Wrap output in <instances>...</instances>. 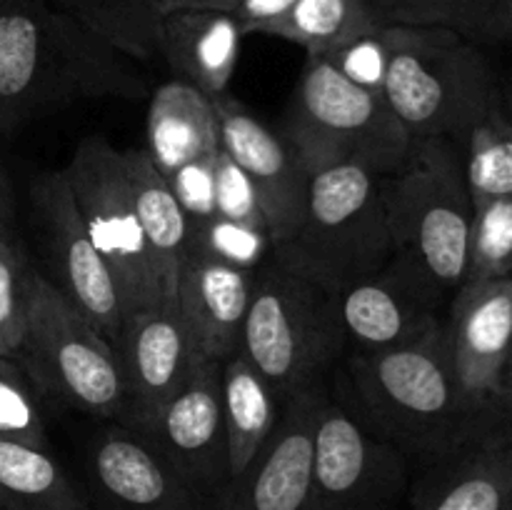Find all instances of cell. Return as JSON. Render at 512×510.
Listing matches in <instances>:
<instances>
[{"label": "cell", "instance_id": "obj_20", "mask_svg": "<svg viewBox=\"0 0 512 510\" xmlns=\"http://www.w3.org/2000/svg\"><path fill=\"white\" fill-rule=\"evenodd\" d=\"M410 510H512V415L458 453L425 465Z\"/></svg>", "mask_w": 512, "mask_h": 510}, {"label": "cell", "instance_id": "obj_3", "mask_svg": "<svg viewBox=\"0 0 512 510\" xmlns=\"http://www.w3.org/2000/svg\"><path fill=\"white\" fill-rule=\"evenodd\" d=\"M385 210L393 258L435 293H455L468 278L473 235V200L458 143H413L408 158L385 175Z\"/></svg>", "mask_w": 512, "mask_h": 510}, {"label": "cell", "instance_id": "obj_6", "mask_svg": "<svg viewBox=\"0 0 512 510\" xmlns=\"http://www.w3.org/2000/svg\"><path fill=\"white\" fill-rule=\"evenodd\" d=\"M385 175L355 160L310 170L303 215L278 253L338 293L393 258Z\"/></svg>", "mask_w": 512, "mask_h": 510}, {"label": "cell", "instance_id": "obj_24", "mask_svg": "<svg viewBox=\"0 0 512 510\" xmlns=\"http://www.w3.org/2000/svg\"><path fill=\"white\" fill-rule=\"evenodd\" d=\"M220 385L228 433V468L230 478H235L268 443L285 403L240 353H233L220 363Z\"/></svg>", "mask_w": 512, "mask_h": 510}, {"label": "cell", "instance_id": "obj_15", "mask_svg": "<svg viewBox=\"0 0 512 510\" xmlns=\"http://www.w3.org/2000/svg\"><path fill=\"white\" fill-rule=\"evenodd\" d=\"M85 475L93 510H208L163 455L123 423L90 435Z\"/></svg>", "mask_w": 512, "mask_h": 510}, {"label": "cell", "instance_id": "obj_25", "mask_svg": "<svg viewBox=\"0 0 512 510\" xmlns=\"http://www.w3.org/2000/svg\"><path fill=\"white\" fill-rule=\"evenodd\" d=\"M0 510H93L50 448L0 438Z\"/></svg>", "mask_w": 512, "mask_h": 510}, {"label": "cell", "instance_id": "obj_30", "mask_svg": "<svg viewBox=\"0 0 512 510\" xmlns=\"http://www.w3.org/2000/svg\"><path fill=\"white\" fill-rule=\"evenodd\" d=\"M275 243L268 230L213 215L203 225L190 230L188 253L233 265V268L258 273L273 255Z\"/></svg>", "mask_w": 512, "mask_h": 510}, {"label": "cell", "instance_id": "obj_37", "mask_svg": "<svg viewBox=\"0 0 512 510\" xmlns=\"http://www.w3.org/2000/svg\"><path fill=\"white\" fill-rule=\"evenodd\" d=\"M298 0H240L230 13L240 23L245 35H260L268 25L283 18Z\"/></svg>", "mask_w": 512, "mask_h": 510}, {"label": "cell", "instance_id": "obj_11", "mask_svg": "<svg viewBox=\"0 0 512 510\" xmlns=\"http://www.w3.org/2000/svg\"><path fill=\"white\" fill-rule=\"evenodd\" d=\"M135 433L143 435L210 508L230 480L220 360H200L178 395Z\"/></svg>", "mask_w": 512, "mask_h": 510}, {"label": "cell", "instance_id": "obj_42", "mask_svg": "<svg viewBox=\"0 0 512 510\" xmlns=\"http://www.w3.org/2000/svg\"><path fill=\"white\" fill-rule=\"evenodd\" d=\"M503 113H505V118L510 120L512 123V85H510V95H508V103H503Z\"/></svg>", "mask_w": 512, "mask_h": 510}, {"label": "cell", "instance_id": "obj_9", "mask_svg": "<svg viewBox=\"0 0 512 510\" xmlns=\"http://www.w3.org/2000/svg\"><path fill=\"white\" fill-rule=\"evenodd\" d=\"M408 463L323 383L315 410L310 510H393L408 483Z\"/></svg>", "mask_w": 512, "mask_h": 510}, {"label": "cell", "instance_id": "obj_32", "mask_svg": "<svg viewBox=\"0 0 512 510\" xmlns=\"http://www.w3.org/2000/svg\"><path fill=\"white\" fill-rule=\"evenodd\" d=\"M0 438L50 448L43 410L15 355H0Z\"/></svg>", "mask_w": 512, "mask_h": 510}, {"label": "cell", "instance_id": "obj_14", "mask_svg": "<svg viewBox=\"0 0 512 510\" xmlns=\"http://www.w3.org/2000/svg\"><path fill=\"white\" fill-rule=\"evenodd\" d=\"M440 298L413 270L390 258L380 270L335 293L345 345L353 353H380L418 343L443 323Z\"/></svg>", "mask_w": 512, "mask_h": 510}, {"label": "cell", "instance_id": "obj_29", "mask_svg": "<svg viewBox=\"0 0 512 510\" xmlns=\"http://www.w3.org/2000/svg\"><path fill=\"white\" fill-rule=\"evenodd\" d=\"M493 0H370L368 8L380 25L448 28L455 33H485Z\"/></svg>", "mask_w": 512, "mask_h": 510}, {"label": "cell", "instance_id": "obj_26", "mask_svg": "<svg viewBox=\"0 0 512 510\" xmlns=\"http://www.w3.org/2000/svg\"><path fill=\"white\" fill-rule=\"evenodd\" d=\"M375 28H380L375 15L355 0H298L260 35L288 40L308 55L325 58Z\"/></svg>", "mask_w": 512, "mask_h": 510}, {"label": "cell", "instance_id": "obj_10", "mask_svg": "<svg viewBox=\"0 0 512 510\" xmlns=\"http://www.w3.org/2000/svg\"><path fill=\"white\" fill-rule=\"evenodd\" d=\"M85 228L110 265L125 313L160 303L153 260L135 215L120 150L100 135L80 140L63 168Z\"/></svg>", "mask_w": 512, "mask_h": 510}, {"label": "cell", "instance_id": "obj_33", "mask_svg": "<svg viewBox=\"0 0 512 510\" xmlns=\"http://www.w3.org/2000/svg\"><path fill=\"white\" fill-rule=\"evenodd\" d=\"M35 270L13 238H0V355H15L25 333Z\"/></svg>", "mask_w": 512, "mask_h": 510}, {"label": "cell", "instance_id": "obj_38", "mask_svg": "<svg viewBox=\"0 0 512 510\" xmlns=\"http://www.w3.org/2000/svg\"><path fill=\"white\" fill-rule=\"evenodd\" d=\"M485 33L493 38H512V0H493Z\"/></svg>", "mask_w": 512, "mask_h": 510}, {"label": "cell", "instance_id": "obj_22", "mask_svg": "<svg viewBox=\"0 0 512 510\" xmlns=\"http://www.w3.org/2000/svg\"><path fill=\"white\" fill-rule=\"evenodd\" d=\"M135 215L153 260L160 303H173L180 268L188 258L190 223L170 190L168 178L145 150H120Z\"/></svg>", "mask_w": 512, "mask_h": 510}, {"label": "cell", "instance_id": "obj_1", "mask_svg": "<svg viewBox=\"0 0 512 510\" xmlns=\"http://www.w3.org/2000/svg\"><path fill=\"white\" fill-rule=\"evenodd\" d=\"M355 413L408 460L430 465L498 428L512 405L485 403L460 385L445 320L428 338L345 360Z\"/></svg>", "mask_w": 512, "mask_h": 510}, {"label": "cell", "instance_id": "obj_8", "mask_svg": "<svg viewBox=\"0 0 512 510\" xmlns=\"http://www.w3.org/2000/svg\"><path fill=\"white\" fill-rule=\"evenodd\" d=\"M15 355L50 398L100 420L118 423L123 415L125 385L115 348L38 270L30 283L28 320Z\"/></svg>", "mask_w": 512, "mask_h": 510}, {"label": "cell", "instance_id": "obj_16", "mask_svg": "<svg viewBox=\"0 0 512 510\" xmlns=\"http://www.w3.org/2000/svg\"><path fill=\"white\" fill-rule=\"evenodd\" d=\"M323 383L285 400L273 435L208 510H310L315 410Z\"/></svg>", "mask_w": 512, "mask_h": 510}, {"label": "cell", "instance_id": "obj_19", "mask_svg": "<svg viewBox=\"0 0 512 510\" xmlns=\"http://www.w3.org/2000/svg\"><path fill=\"white\" fill-rule=\"evenodd\" d=\"M258 273L188 253L175 285V310L188 330L198 360L238 353Z\"/></svg>", "mask_w": 512, "mask_h": 510}, {"label": "cell", "instance_id": "obj_21", "mask_svg": "<svg viewBox=\"0 0 512 510\" xmlns=\"http://www.w3.org/2000/svg\"><path fill=\"white\" fill-rule=\"evenodd\" d=\"M245 33L225 10H170L160 15L158 55L168 60L178 80L208 98L228 95L238 68Z\"/></svg>", "mask_w": 512, "mask_h": 510}, {"label": "cell", "instance_id": "obj_40", "mask_svg": "<svg viewBox=\"0 0 512 510\" xmlns=\"http://www.w3.org/2000/svg\"><path fill=\"white\" fill-rule=\"evenodd\" d=\"M10 220H13V198H10L8 180L0 173V238H13Z\"/></svg>", "mask_w": 512, "mask_h": 510}, {"label": "cell", "instance_id": "obj_23", "mask_svg": "<svg viewBox=\"0 0 512 510\" xmlns=\"http://www.w3.org/2000/svg\"><path fill=\"white\" fill-rule=\"evenodd\" d=\"M148 148L155 168L168 178L190 160L210 158L220 150L215 100L183 80L160 85L148 105Z\"/></svg>", "mask_w": 512, "mask_h": 510}, {"label": "cell", "instance_id": "obj_5", "mask_svg": "<svg viewBox=\"0 0 512 510\" xmlns=\"http://www.w3.org/2000/svg\"><path fill=\"white\" fill-rule=\"evenodd\" d=\"M393 35L383 98L410 143H463L480 120L503 108L488 60L465 35L415 25H393Z\"/></svg>", "mask_w": 512, "mask_h": 510}, {"label": "cell", "instance_id": "obj_12", "mask_svg": "<svg viewBox=\"0 0 512 510\" xmlns=\"http://www.w3.org/2000/svg\"><path fill=\"white\" fill-rule=\"evenodd\" d=\"M30 198L43 225L50 263L58 278L55 285L115 348L125 315L123 295L115 283L113 270L95 248L80 218L63 168L38 175L33 180Z\"/></svg>", "mask_w": 512, "mask_h": 510}, {"label": "cell", "instance_id": "obj_7", "mask_svg": "<svg viewBox=\"0 0 512 510\" xmlns=\"http://www.w3.org/2000/svg\"><path fill=\"white\" fill-rule=\"evenodd\" d=\"M283 135L308 173L340 160L393 173L413 148L383 93L350 83L320 55L305 58Z\"/></svg>", "mask_w": 512, "mask_h": 510}, {"label": "cell", "instance_id": "obj_2", "mask_svg": "<svg viewBox=\"0 0 512 510\" xmlns=\"http://www.w3.org/2000/svg\"><path fill=\"white\" fill-rule=\"evenodd\" d=\"M128 55L45 0H0V135L48 108L140 98Z\"/></svg>", "mask_w": 512, "mask_h": 510}, {"label": "cell", "instance_id": "obj_41", "mask_svg": "<svg viewBox=\"0 0 512 510\" xmlns=\"http://www.w3.org/2000/svg\"><path fill=\"white\" fill-rule=\"evenodd\" d=\"M503 395H505V400L512 405V345H510L508 365H505V375H503Z\"/></svg>", "mask_w": 512, "mask_h": 510}, {"label": "cell", "instance_id": "obj_36", "mask_svg": "<svg viewBox=\"0 0 512 510\" xmlns=\"http://www.w3.org/2000/svg\"><path fill=\"white\" fill-rule=\"evenodd\" d=\"M218 155V153H215ZM215 155L200 160H190V163L180 165L178 170L168 175L170 190H173L175 200L183 208L185 218H188L190 230L203 225L215 215V178H213V163Z\"/></svg>", "mask_w": 512, "mask_h": 510}, {"label": "cell", "instance_id": "obj_4", "mask_svg": "<svg viewBox=\"0 0 512 510\" xmlns=\"http://www.w3.org/2000/svg\"><path fill=\"white\" fill-rule=\"evenodd\" d=\"M343 350L335 293L273 250L255 278L238 353L285 403L323 383Z\"/></svg>", "mask_w": 512, "mask_h": 510}, {"label": "cell", "instance_id": "obj_13", "mask_svg": "<svg viewBox=\"0 0 512 510\" xmlns=\"http://www.w3.org/2000/svg\"><path fill=\"white\" fill-rule=\"evenodd\" d=\"M115 355L125 385L118 423L133 430L153 420L200 363L175 303H153L125 313Z\"/></svg>", "mask_w": 512, "mask_h": 510}, {"label": "cell", "instance_id": "obj_39", "mask_svg": "<svg viewBox=\"0 0 512 510\" xmlns=\"http://www.w3.org/2000/svg\"><path fill=\"white\" fill-rule=\"evenodd\" d=\"M240 0H153L158 13H170V10H230L238 5Z\"/></svg>", "mask_w": 512, "mask_h": 510}, {"label": "cell", "instance_id": "obj_34", "mask_svg": "<svg viewBox=\"0 0 512 510\" xmlns=\"http://www.w3.org/2000/svg\"><path fill=\"white\" fill-rule=\"evenodd\" d=\"M393 48V25H380L373 33L343 45V48L335 50V53L325 55V60H328L338 73H343L350 83L360 85V88L375 90V93H383V83L385 75H388Z\"/></svg>", "mask_w": 512, "mask_h": 510}, {"label": "cell", "instance_id": "obj_35", "mask_svg": "<svg viewBox=\"0 0 512 510\" xmlns=\"http://www.w3.org/2000/svg\"><path fill=\"white\" fill-rule=\"evenodd\" d=\"M213 178H215V215L235 220V223L268 230V218H265V210H263V203H260L258 190H255V185L250 183L248 175L240 170V165L235 163L223 148H220L218 155H215Z\"/></svg>", "mask_w": 512, "mask_h": 510}, {"label": "cell", "instance_id": "obj_28", "mask_svg": "<svg viewBox=\"0 0 512 510\" xmlns=\"http://www.w3.org/2000/svg\"><path fill=\"white\" fill-rule=\"evenodd\" d=\"M463 143L465 180L473 208L512 200V123L503 108L480 120Z\"/></svg>", "mask_w": 512, "mask_h": 510}, {"label": "cell", "instance_id": "obj_17", "mask_svg": "<svg viewBox=\"0 0 512 510\" xmlns=\"http://www.w3.org/2000/svg\"><path fill=\"white\" fill-rule=\"evenodd\" d=\"M215 110L220 123V148L240 165L258 190L273 243H285L303 215L308 168L283 133L260 123L233 95L215 98Z\"/></svg>", "mask_w": 512, "mask_h": 510}, {"label": "cell", "instance_id": "obj_18", "mask_svg": "<svg viewBox=\"0 0 512 510\" xmlns=\"http://www.w3.org/2000/svg\"><path fill=\"white\" fill-rule=\"evenodd\" d=\"M460 385L485 403H505L503 375L512 345V275L465 280L445 320Z\"/></svg>", "mask_w": 512, "mask_h": 510}, {"label": "cell", "instance_id": "obj_31", "mask_svg": "<svg viewBox=\"0 0 512 510\" xmlns=\"http://www.w3.org/2000/svg\"><path fill=\"white\" fill-rule=\"evenodd\" d=\"M512 275V200L473 208L468 278H508Z\"/></svg>", "mask_w": 512, "mask_h": 510}, {"label": "cell", "instance_id": "obj_27", "mask_svg": "<svg viewBox=\"0 0 512 510\" xmlns=\"http://www.w3.org/2000/svg\"><path fill=\"white\" fill-rule=\"evenodd\" d=\"M135 60L158 55L160 13L153 0H45Z\"/></svg>", "mask_w": 512, "mask_h": 510}, {"label": "cell", "instance_id": "obj_43", "mask_svg": "<svg viewBox=\"0 0 512 510\" xmlns=\"http://www.w3.org/2000/svg\"><path fill=\"white\" fill-rule=\"evenodd\" d=\"M355 3H360V5H365V8H368V3H370V0H355Z\"/></svg>", "mask_w": 512, "mask_h": 510}]
</instances>
